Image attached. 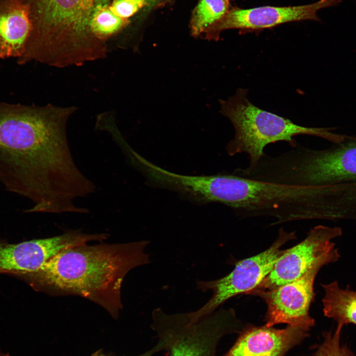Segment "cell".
<instances>
[{"mask_svg":"<svg viewBox=\"0 0 356 356\" xmlns=\"http://www.w3.org/2000/svg\"><path fill=\"white\" fill-rule=\"evenodd\" d=\"M86 235L71 230L49 238L9 243L0 238V273L14 276L36 271L60 252L84 244Z\"/></svg>","mask_w":356,"mask_h":356,"instance_id":"12","label":"cell"},{"mask_svg":"<svg viewBox=\"0 0 356 356\" xmlns=\"http://www.w3.org/2000/svg\"><path fill=\"white\" fill-rule=\"evenodd\" d=\"M21 0L28 8L31 30L18 64L35 60L57 67L80 65L106 55L91 25L96 12L112 0Z\"/></svg>","mask_w":356,"mask_h":356,"instance_id":"4","label":"cell"},{"mask_svg":"<svg viewBox=\"0 0 356 356\" xmlns=\"http://www.w3.org/2000/svg\"><path fill=\"white\" fill-rule=\"evenodd\" d=\"M343 327L342 325L338 324L333 333L323 332L324 340L318 346L312 356H355L346 346L340 344Z\"/></svg>","mask_w":356,"mask_h":356,"instance_id":"18","label":"cell"},{"mask_svg":"<svg viewBox=\"0 0 356 356\" xmlns=\"http://www.w3.org/2000/svg\"><path fill=\"white\" fill-rule=\"evenodd\" d=\"M341 0H319L311 4L293 6H264L249 9L231 7L223 18L205 34L208 40L217 41L222 32L231 29L241 33L256 32L294 21H319L317 11L335 6Z\"/></svg>","mask_w":356,"mask_h":356,"instance_id":"11","label":"cell"},{"mask_svg":"<svg viewBox=\"0 0 356 356\" xmlns=\"http://www.w3.org/2000/svg\"><path fill=\"white\" fill-rule=\"evenodd\" d=\"M31 30L26 4L21 0H0V58L21 57Z\"/></svg>","mask_w":356,"mask_h":356,"instance_id":"14","label":"cell"},{"mask_svg":"<svg viewBox=\"0 0 356 356\" xmlns=\"http://www.w3.org/2000/svg\"><path fill=\"white\" fill-rule=\"evenodd\" d=\"M326 262H319L298 279L275 288L259 290L253 289L245 294L258 296L267 305L266 325L273 326L279 323L292 326H304L311 328L314 319L309 313L314 296L315 277Z\"/></svg>","mask_w":356,"mask_h":356,"instance_id":"10","label":"cell"},{"mask_svg":"<svg viewBox=\"0 0 356 356\" xmlns=\"http://www.w3.org/2000/svg\"><path fill=\"white\" fill-rule=\"evenodd\" d=\"M0 356H10L8 354H5L2 353L0 350Z\"/></svg>","mask_w":356,"mask_h":356,"instance_id":"22","label":"cell"},{"mask_svg":"<svg viewBox=\"0 0 356 356\" xmlns=\"http://www.w3.org/2000/svg\"><path fill=\"white\" fill-rule=\"evenodd\" d=\"M275 180L303 186L356 181V135L322 149L297 142L288 150L275 155L272 164Z\"/></svg>","mask_w":356,"mask_h":356,"instance_id":"6","label":"cell"},{"mask_svg":"<svg viewBox=\"0 0 356 356\" xmlns=\"http://www.w3.org/2000/svg\"><path fill=\"white\" fill-rule=\"evenodd\" d=\"M75 107L0 102V181L33 203L27 213L84 214L75 200L95 192L69 148L66 124Z\"/></svg>","mask_w":356,"mask_h":356,"instance_id":"1","label":"cell"},{"mask_svg":"<svg viewBox=\"0 0 356 356\" xmlns=\"http://www.w3.org/2000/svg\"><path fill=\"white\" fill-rule=\"evenodd\" d=\"M149 242L74 247L58 254L38 270L14 277L37 291L88 299L117 318L123 308L121 289L124 278L132 269L150 263L146 252Z\"/></svg>","mask_w":356,"mask_h":356,"instance_id":"2","label":"cell"},{"mask_svg":"<svg viewBox=\"0 0 356 356\" xmlns=\"http://www.w3.org/2000/svg\"><path fill=\"white\" fill-rule=\"evenodd\" d=\"M310 328L288 325L276 329L251 324L242 328L232 347L223 356H285L309 336Z\"/></svg>","mask_w":356,"mask_h":356,"instance_id":"13","label":"cell"},{"mask_svg":"<svg viewBox=\"0 0 356 356\" xmlns=\"http://www.w3.org/2000/svg\"><path fill=\"white\" fill-rule=\"evenodd\" d=\"M168 0H145L146 6L141 11L142 12L141 17L145 16L150 12L152 10L162 6L165 4Z\"/></svg>","mask_w":356,"mask_h":356,"instance_id":"20","label":"cell"},{"mask_svg":"<svg viewBox=\"0 0 356 356\" xmlns=\"http://www.w3.org/2000/svg\"><path fill=\"white\" fill-rule=\"evenodd\" d=\"M152 320L150 326L157 343L169 356H216L222 338L242 329L232 309L192 320L186 312L168 314L157 308L152 312Z\"/></svg>","mask_w":356,"mask_h":356,"instance_id":"7","label":"cell"},{"mask_svg":"<svg viewBox=\"0 0 356 356\" xmlns=\"http://www.w3.org/2000/svg\"><path fill=\"white\" fill-rule=\"evenodd\" d=\"M342 234V230L338 226H314L302 242L285 250L271 271L254 289L275 288L298 279L319 262L337 261L340 255L332 241Z\"/></svg>","mask_w":356,"mask_h":356,"instance_id":"9","label":"cell"},{"mask_svg":"<svg viewBox=\"0 0 356 356\" xmlns=\"http://www.w3.org/2000/svg\"><path fill=\"white\" fill-rule=\"evenodd\" d=\"M221 203L241 218H274L272 225L302 220L350 219L356 212V186L351 182L291 185L224 174Z\"/></svg>","mask_w":356,"mask_h":356,"instance_id":"3","label":"cell"},{"mask_svg":"<svg viewBox=\"0 0 356 356\" xmlns=\"http://www.w3.org/2000/svg\"><path fill=\"white\" fill-rule=\"evenodd\" d=\"M230 8V0H199L190 20L191 35L197 38L205 35Z\"/></svg>","mask_w":356,"mask_h":356,"instance_id":"16","label":"cell"},{"mask_svg":"<svg viewBox=\"0 0 356 356\" xmlns=\"http://www.w3.org/2000/svg\"><path fill=\"white\" fill-rule=\"evenodd\" d=\"M130 22L129 19L115 14L110 4L102 7L94 15L91 25L92 33L96 40L107 47V41L122 32Z\"/></svg>","mask_w":356,"mask_h":356,"instance_id":"17","label":"cell"},{"mask_svg":"<svg viewBox=\"0 0 356 356\" xmlns=\"http://www.w3.org/2000/svg\"><path fill=\"white\" fill-rule=\"evenodd\" d=\"M296 238L295 231L287 232L283 228L272 244L264 251L237 263L229 273L222 278L208 281H198L197 288L208 290L213 294L209 301L199 309L187 312L189 317L197 320L215 312L228 299L255 289L269 274L275 264L283 254L281 247Z\"/></svg>","mask_w":356,"mask_h":356,"instance_id":"8","label":"cell"},{"mask_svg":"<svg viewBox=\"0 0 356 356\" xmlns=\"http://www.w3.org/2000/svg\"><path fill=\"white\" fill-rule=\"evenodd\" d=\"M247 93L246 89L240 88L235 95L221 100L220 103L222 113L229 120L235 131L225 147L226 152L230 156L246 154L249 168L258 163L270 144L284 141L293 147L297 143L295 137L298 135L318 137L336 144L347 137L333 132L336 128L302 126L261 109L250 101Z\"/></svg>","mask_w":356,"mask_h":356,"instance_id":"5","label":"cell"},{"mask_svg":"<svg viewBox=\"0 0 356 356\" xmlns=\"http://www.w3.org/2000/svg\"><path fill=\"white\" fill-rule=\"evenodd\" d=\"M145 6V0H112L110 3V7L115 14L129 20Z\"/></svg>","mask_w":356,"mask_h":356,"instance_id":"19","label":"cell"},{"mask_svg":"<svg viewBox=\"0 0 356 356\" xmlns=\"http://www.w3.org/2000/svg\"><path fill=\"white\" fill-rule=\"evenodd\" d=\"M321 285L324 291L322 300L324 315L337 324L356 325V291L349 286L341 288L337 281Z\"/></svg>","mask_w":356,"mask_h":356,"instance_id":"15","label":"cell"},{"mask_svg":"<svg viewBox=\"0 0 356 356\" xmlns=\"http://www.w3.org/2000/svg\"><path fill=\"white\" fill-rule=\"evenodd\" d=\"M161 348L160 345L157 343L156 345L153 347L152 349L146 351L144 353L138 356H152L155 353L160 352ZM91 356H108L104 355L102 352L100 351H97L94 353Z\"/></svg>","mask_w":356,"mask_h":356,"instance_id":"21","label":"cell"}]
</instances>
